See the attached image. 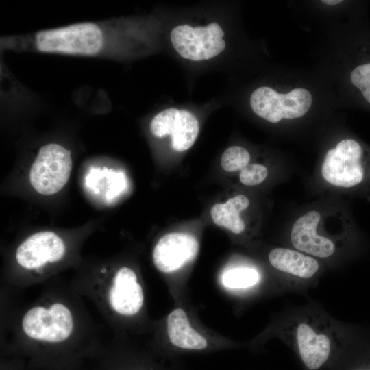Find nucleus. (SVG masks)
Returning <instances> with one entry per match:
<instances>
[{"label": "nucleus", "mask_w": 370, "mask_h": 370, "mask_svg": "<svg viewBox=\"0 0 370 370\" xmlns=\"http://www.w3.org/2000/svg\"><path fill=\"white\" fill-rule=\"evenodd\" d=\"M3 356L22 360L28 370H71L82 366L103 343L101 328L69 283L42 284L35 299L3 302Z\"/></svg>", "instance_id": "f257e3e1"}, {"label": "nucleus", "mask_w": 370, "mask_h": 370, "mask_svg": "<svg viewBox=\"0 0 370 370\" xmlns=\"http://www.w3.org/2000/svg\"><path fill=\"white\" fill-rule=\"evenodd\" d=\"M69 284L112 328L119 319L136 316L144 305V291L137 274L127 266L114 270L101 267L93 273L72 279Z\"/></svg>", "instance_id": "f03ea898"}, {"label": "nucleus", "mask_w": 370, "mask_h": 370, "mask_svg": "<svg viewBox=\"0 0 370 370\" xmlns=\"http://www.w3.org/2000/svg\"><path fill=\"white\" fill-rule=\"evenodd\" d=\"M67 253L66 243L58 234L40 231L31 234L16 247L14 260L18 272L3 286L22 290L46 282Z\"/></svg>", "instance_id": "7ed1b4c3"}, {"label": "nucleus", "mask_w": 370, "mask_h": 370, "mask_svg": "<svg viewBox=\"0 0 370 370\" xmlns=\"http://www.w3.org/2000/svg\"><path fill=\"white\" fill-rule=\"evenodd\" d=\"M33 46L40 52L73 56H95L107 47V34L99 25L80 23L40 31Z\"/></svg>", "instance_id": "20e7f679"}, {"label": "nucleus", "mask_w": 370, "mask_h": 370, "mask_svg": "<svg viewBox=\"0 0 370 370\" xmlns=\"http://www.w3.org/2000/svg\"><path fill=\"white\" fill-rule=\"evenodd\" d=\"M321 175L328 184L341 189H354L370 177V164L365 159L361 145L352 138L341 140L325 153Z\"/></svg>", "instance_id": "39448f33"}, {"label": "nucleus", "mask_w": 370, "mask_h": 370, "mask_svg": "<svg viewBox=\"0 0 370 370\" xmlns=\"http://www.w3.org/2000/svg\"><path fill=\"white\" fill-rule=\"evenodd\" d=\"M71 151L57 143L40 147L29 171L33 188L44 195L59 192L67 183L72 170Z\"/></svg>", "instance_id": "423d86ee"}, {"label": "nucleus", "mask_w": 370, "mask_h": 370, "mask_svg": "<svg viewBox=\"0 0 370 370\" xmlns=\"http://www.w3.org/2000/svg\"><path fill=\"white\" fill-rule=\"evenodd\" d=\"M312 103L310 92L304 88H295L287 93L262 86L250 97L254 112L269 122L275 123L282 119H293L303 116Z\"/></svg>", "instance_id": "0eeeda50"}, {"label": "nucleus", "mask_w": 370, "mask_h": 370, "mask_svg": "<svg viewBox=\"0 0 370 370\" xmlns=\"http://www.w3.org/2000/svg\"><path fill=\"white\" fill-rule=\"evenodd\" d=\"M224 32L219 24L212 23L205 27L188 25L175 27L171 32V41L177 52L193 61L208 60L225 48Z\"/></svg>", "instance_id": "6e6552de"}, {"label": "nucleus", "mask_w": 370, "mask_h": 370, "mask_svg": "<svg viewBox=\"0 0 370 370\" xmlns=\"http://www.w3.org/2000/svg\"><path fill=\"white\" fill-rule=\"evenodd\" d=\"M150 129L151 133L158 138L170 135L173 149L184 151L195 143L199 133V123L191 112L169 108L153 118Z\"/></svg>", "instance_id": "1a4fd4ad"}, {"label": "nucleus", "mask_w": 370, "mask_h": 370, "mask_svg": "<svg viewBox=\"0 0 370 370\" xmlns=\"http://www.w3.org/2000/svg\"><path fill=\"white\" fill-rule=\"evenodd\" d=\"M198 249V242L192 235L177 232L167 234L155 245L153 262L160 271L171 273L192 260Z\"/></svg>", "instance_id": "9d476101"}, {"label": "nucleus", "mask_w": 370, "mask_h": 370, "mask_svg": "<svg viewBox=\"0 0 370 370\" xmlns=\"http://www.w3.org/2000/svg\"><path fill=\"white\" fill-rule=\"evenodd\" d=\"M291 241L298 250L319 258H328L336 249L332 239L316 232L310 211L299 217L292 225Z\"/></svg>", "instance_id": "9b49d317"}, {"label": "nucleus", "mask_w": 370, "mask_h": 370, "mask_svg": "<svg viewBox=\"0 0 370 370\" xmlns=\"http://www.w3.org/2000/svg\"><path fill=\"white\" fill-rule=\"evenodd\" d=\"M297 341L301 360L310 369L319 368L328 360L330 341L325 334H318L312 327L301 323L297 330Z\"/></svg>", "instance_id": "f8f14e48"}, {"label": "nucleus", "mask_w": 370, "mask_h": 370, "mask_svg": "<svg viewBox=\"0 0 370 370\" xmlns=\"http://www.w3.org/2000/svg\"><path fill=\"white\" fill-rule=\"evenodd\" d=\"M167 333L171 344L184 350H204L208 346L206 339L190 325L185 311L173 310L167 317Z\"/></svg>", "instance_id": "ddd939ff"}, {"label": "nucleus", "mask_w": 370, "mask_h": 370, "mask_svg": "<svg viewBox=\"0 0 370 370\" xmlns=\"http://www.w3.org/2000/svg\"><path fill=\"white\" fill-rule=\"evenodd\" d=\"M269 260L278 270L305 279L312 277L319 269V263L312 257L286 248L272 249Z\"/></svg>", "instance_id": "4468645a"}, {"label": "nucleus", "mask_w": 370, "mask_h": 370, "mask_svg": "<svg viewBox=\"0 0 370 370\" xmlns=\"http://www.w3.org/2000/svg\"><path fill=\"white\" fill-rule=\"evenodd\" d=\"M249 206V199L244 195H237L224 204H215L210 210L213 222L234 234L244 231L245 224L241 213Z\"/></svg>", "instance_id": "2eb2a0df"}, {"label": "nucleus", "mask_w": 370, "mask_h": 370, "mask_svg": "<svg viewBox=\"0 0 370 370\" xmlns=\"http://www.w3.org/2000/svg\"><path fill=\"white\" fill-rule=\"evenodd\" d=\"M92 370H153L147 360L130 358L119 352L113 344L103 343L95 357Z\"/></svg>", "instance_id": "dca6fc26"}, {"label": "nucleus", "mask_w": 370, "mask_h": 370, "mask_svg": "<svg viewBox=\"0 0 370 370\" xmlns=\"http://www.w3.org/2000/svg\"><path fill=\"white\" fill-rule=\"evenodd\" d=\"M258 272L249 268H237L225 272L223 285L230 288H245L254 285L258 280Z\"/></svg>", "instance_id": "f3484780"}, {"label": "nucleus", "mask_w": 370, "mask_h": 370, "mask_svg": "<svg viewBox=\"0 0 370 370\" xmlns=\"http://www.w3.org/2000/svg\"><path fill=\"white\" fill-rule=\"evenodd\" d=\"M250 154L240 146H231L223 153L221 159L222 168L227 172L241 171L249 164Z\"/></svg>", "instance_id": "a211bd4d"}, {"label": "nucleus", "mask_w": 370, "mask_h": 370, "mask_svg": "<svg viewBox=\"0 0 370 370\" xmlns=\"http://www.w3.org/2000/svg\"><path fill=\"white\" fill-rule=\"evenodd\" d=\"M268 175L267 168L261 164L252 163L243 168L239 174L240 182L245 186L261 184Z\"/></svg>", "instance_id": "6ab92c4d"}, {"label": "nucleus", "mask_w": 370, "mask_h": 370, "mask_svg": "<svg viewBox=\"0 0 370 370\" xmlns=\"http://www.w3.org/2000/svg\"><path fill=\"white\" fill-rule=\"evenodd\" d=\"M350 79L370 103V63L356 66L350 74Z\"/></svg>", "instance_id": "aec40b11"}, {"label": "nucleus", "mask_w": 370, "mask_h": 370, "mask_svg": "<svg viewBox=\"0 0 370 370\" xmlns=\"http://www.w3.org/2000/svg\"><path fill=\"white\" fill-rule=\"evenodd\" d=\"M0 370H28L25 363L14 357H5L1 359Z\"/></svg>", "instance_id": "412c9836"}, {"label": "nucleus", "mask_w": 370, "mask_h": 370, "mask_svg": "<svg viewBox=\"0 0 370 370\" xmlns=\"http://www.w3.org/2000/svg\"><path fill=\"white\" fill-rule=\"evenodd\" d=\"M321 2L329 5H335L341 3L342 1L341 0H323L321 1Z\"/></svg>", "instance_id": "4be33fe9"}, {"label": "nucleus", "mask_w": 370, "mask_h": 370, "mask_svg": "<svg viewBox=\"0 0 370 370\" xmlns=\"http://www.w3.org/2000/svg\"><path fill=\"white\" fill-rule=\"evenodd\" d=\"M71 370H84V369H82V366H80V367L74 368V369H71Z\"/></svg>", "instance_id": "5701e85b"}]
</instances>
